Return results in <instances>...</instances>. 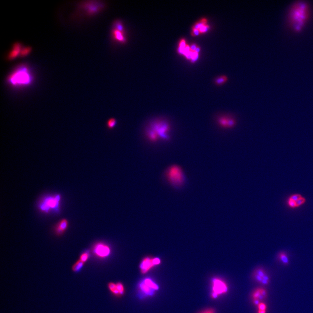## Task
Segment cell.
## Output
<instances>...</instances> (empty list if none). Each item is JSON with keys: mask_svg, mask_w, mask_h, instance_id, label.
<instances>
[{"mask_svg": "<svg viewBox=\"0 0 313 313\" xmlns=\"http://www.w3.org/2000/svg\"><path fill=\"white\" fill-rule=\"evenodd\" d=\"M171 126L166 119L156 118L150 121L145 130V135L149 141L155 143L159 140L168 141L170 139Z\"/></svg>", "mask_w": 313, "mask_h": 313, "instance_id": "cell-1", "label": "cell"}, {"mask_svg": "<svg viewBox=\"0 0 313 313\" xmlns=\"http://www.w3.org/2000/svg\"><path fill=\"white\" fill-rule=\"evenodd\" d=\"M7 80L13 86H26L32 82L33 76L28 66L21 65L11 73Z\"/></svg>", "mask_w": 313, "mask_h": 313, "instance_id": "cell-2", "label": "cell"}, {"mask_svg": "<svg viewBox=\"0 0 313 313\" xmlns=\"http://www.w3.org/2000/svg\"><path fill=\"white\" fill-rule=\"evenodd\" d=\"M308 7L306 4L300 3L293 7L290 13V19L296 30H300L308 17Z\"/></svg>", "mask_w": 313, "mask_h": 313, "instance_id": "cell-3", "label": "cell"}, {"mask_svg": "<svg viewBox=\"0 0 313 313\" xmlns=\"http://www.w3.org/2000/svg\"><path fill=\"white\" fill-rule=\"evenodd\" d=\"M165 175L170 184L175 188H181L186 182L184 171L181 167L177 165L170 166L166 171Z\"/></svg>", "mask_w": 313, "mask_h": 313, "instance_id": "cell-4", "label": "cell"}, {"mask_svg": "<svg viewBox=\"0 0 313 313\" xmlns=\"http://www.w3.org/2000/svg\"><path fill=\"white\" fill-rule=\"evenodd\" d=\"M212 291L211 298L217 299L220 296L225 295L228 293L229 287L227 283L222 279L218 278H213L211 281Z\"/></svg>", "mask_w": 313, "mask_h": 313, "instance_id": "cell-5", "label": "cell"}, {"mask_svg": "<svg viewBox=\"0 0 313 313\" xmlns=\"http://www.w3.org/2000/svg\"><path fill=\"white\" fill-rule=\"evenodd\" d=\"M60 199L59 195L46 198L41 204L40 208L42 211L46 212L51 210L56 209L59 207Z\"/></svg>", "mask_w": 313, "mask_h": 313, "instance_id": "cell-6", "label": "cell"}, {"mask_svg": "<svg viewBox=\"0 0 313 313\" xmlns=\"http://www.w3.org/2000/svg\"><path fill=\"white\" fill-rule=\"evenodd\" d=\"M217 124L220 127L225 129L234 128L237 124L236 119L233 116L229 115H221L216 119Z\"/></svg>", "mask_w": 313, "mask_h": 313, "instance_id": "cell-7", "label": "cell"}, {"mask_svg": "<svg viewBox=\"0 0 313 313\" xmlns=\"http://www.w3.org/2000/svg\"><path fill=\"white\" fill-rule=\"evenodd\" d=\"M254 280L263 285H267L270 282V278L263 268L259 267L254 270L253 274Z\"/></svg>", "mask_w": 313, "mask_h": 313, "instance_id": "cell-8", "label": "cell"}, {"mask_svg": "<svg viewBox=\"0 0 313 313\" xmlns=\"http://www.w3.org/2000/svg\"><path fill=\"white\" fill-rule=\"evenodd\" d=\"M161 259L158 257L151 258L146 257L144 258L140 265V269L143 274L146 273L154 266L161 264Z\"/></svg>", "mask_w": 313, "mask_h": 313, "instance_id": "cell-9", "label": "cell"}, {"mask_svg": "<svg viewBox=\"0 0 313 313\" xmlns=\"http://www.w3.org/2000/svg\"><path fill=\"white\" fill-rule=\"evenodd\" d=\"M94 253L98 257L104 258L108 257L111 253L110 247L103 243L96 244L93 248Z\"/></svg>", "mask_w": 313, "mask_h": 313, "instance_id": "cell-10", "label": "cell"}, {"mask_svg": "<svg viewBox=\"0 0 313 313\" xmlns=\"http://www.w3.org/2000/svg\"><path fill=\"white\" fill-rule=\"evenodd\" d=\"M267 292L265 289L258 288L254 290L251 294V298L253 305L258 306L261 301L267 297Z\"/></svg>", "mask_w": 313, "mask_h": 313, "instance_id": "cell-11", "label": "cell"}, {"mask_svg": "<svg viewBox=\"0 0 313 313\" xmlns=\"http://www.w3.org/2000/svg\"><path fill=\"white\" fill-rule=\"evenodd\" d=\"M22 48V45L20 43H14L13 46L12 50L9 54L8 59L10 60H13L19 55L20 56Z\"/></svg>", "mask_w": 313, "mask_h": 313, "instance_id": "cell-12", "label": "cell"}, {"mask_svg": "<svg viewBox=\"0 0 313 313\" xmlns=\"http://www.w3.org/2000/svg\"><path fill=\"white\" fill-rule=\"evenodd\" d=\"M68 226L67 220L64 219L59 221L55 227V232L57 235H60L64 233L67 230Z\"/></svg>", "mask_w": 313, "mask_h": 313, "instance_id": "cell-13", "label": "cell"}, {"mask_svg": "<svg viewBox=\"0 0 313 313\" xmlns=\"http://www.w3.org/2000/svg\"><path fill=\"white\" fill-rule=\"evenodd\" d=\"M278 258L283 265H288L289 264V259L287 254L285 251H281L278 255Z\"/></svg>", "mask_w": 313, "mask_h": 313, "instance_id": "cell-14", "label": "cell"}, {"mask_svg": "<svg viewBox=\"0 0 313 313\" xmlns=\"http://www.w3.org/2000/svg\"><path fill=\"white\" fill-rule=\"evenodd\" d=\"M113 34L114 38L117 40L121 42L125 41V38L123 34L122 31H121L116 28L113 31Z\"/></svg>", "mask_w": 313, "mask_h": 313, "instance_id": "cell-15", "label": "cell"}, {"mask_svg": "<svg viewBox=\"0 0 313 313\" xmlns=\"http://www.w3.org/2000/svg\"><path fill=\"white\" fill-rule=\"evenodd\" d=\"M124 292V287L121 283H118L116 284L115 288L112 293L116 295H122Z\"/></svg>", "mask_w": 313, "mask_h": 313, "instance_id": "cell-16", "label": "cell"}, {"mask_svg": "<svg viewBox=\"0 0 313 313\" xmlns=\"http://www.w3.org/2000/svg\"><path fill=\"white\" fill-rule=\"evenodd\" d=\"M140 288H141V290L144 293L147 294H149V295L152 294L154 290L152 289L151 287H149V286L145 284L144 282L141 283V284H140Z\"/></svg>", "mask_w": 313, "mask_h": 313, "instance_id": "cell-17", "label": "cell"}, {"mask_svg": "<svg viewBox=\"0 0 313 313\" xmlns=\"http://www.w3.org/2000/svg\"><path fill=\"white\" fill-rule=\"evenodd\" d=\"M143 282L145 283V284H147V285L149 286V287L152 289L153 290H158V286L154 282H153L151 279H145Z\"/></svg>", "mask_w": 313, "mask_h": 313, "instance_id": "cell-18", "label": "cell"}, {"mask_svg": "<svg viewBox=\"0 0 313 313\" xmlns=\"http://www.w3.org/2000/svg\"><path fill=\"white\" fill-rule=\"evenodd\" d=\"M83 262H82L80 260L77 261L72 267V270L75 272H79L80 271L81 269L82 268L84 265Z\"/></svg>", "mask_w": 313, "mask_h": 313, "instance_id": "cell-19", "label": "cell"}, {"mask_svg": "<svg viewBox=\"0 0 313 313\" xmlns=\"http://www.w3.org/2000/svg\"><path fill=\"white\" fill-rule=\"evenodd\" d=\"M207 23V20L206 18H203L193 26L192 29H199L202 26L206 25Z\"/></svg>", "mask_w": 313, "mask_h": 313, "instance_id": "cell-20", "label": "cell"}, {"mask_svg": "<svg viewBox=\"0 0 313 313\" xmlns=\"http://www.w3.org/2000/svg\"><path fill=\"white\" fill-rule=\"evenodd\" d=\"M227 80H228V78L227 77L225 76H222L217 78L215 80V83L217 84L221 85L225 83Z\"/></svg>", "mask_w": 313, "mask_h": 313, "instance_id": "cell-21", "label": "cell"}, {"mask_svg": "<svg viewBox=\"0 0 313 313\" xmlns=\"http://www.w3.org/2000/svg\"><path fill=\"white\" fill-rule=\"evenodd\" d=\"M32 51V48L29 47H26L22 49L21 53H20V56L24 57L27 56Z\"/></svg>", "mask_w": 313, "mask_h": 313, "instance_id": "cell-22", "label": "cell"}, {"mask_svg": "<svg viewBox=\"0 0 313 313\" xmlns=\"http://www.w3.org/2000/svg\"><path fill=\"white\" fill-rule=\"evenodd\" d=\"M89 257L90 253L89 251H85L83 253L81 254L79 260L81 261L82 262H83V263H84L86 261H87Z\"/></svg>", "mask_w": 313, "mask_h": 313, "instance_id": "cell-23", "label": "cell"}, {"mask_svg": "<svg viewBox=\"0 0 313 313\" xmlns=\"http://www.w3.org/2000/svg\"><path fill=\"white\" fill-rule=\"evenodd\" d=\"M117 121L115 119L111 118L107 122V126L109 129H112L115 126Z\"/></svg>", "mask_w": 313, "mask_h": 313, "instance_id": "cell-24", "label": "cell"}, {"mask_svg": "<svg viewBox=\"0 0 313 313\" xmlns=\"http://www.w3.org/2000/svg\"><path fill=\"white\" fill-rule=\"evenodd\" d=\"M287 204L290 208L292 209L297 208L296 204V201L292 200L290 198H288V199H287Z\"/></svg>", "mask_w": 313, "mask_h": 313, "instance_id": "cell-25", "label": "cell"}, {"mask_svg": "<svg viewBox=\"0 0 313 313\" xmlns=\"http://www.w3.org/2000/svg\"><path fill=\"white\" fill-rule=\"evenodd\" d=\"M306 200L305 198L302 196L298 200L296 201V204L297 207H300L306 202Z\"/></svg>", "mask_w": 313, "mask_h": 313, "instance_id": "cell-26", "label": "cell"}, {"mask_svg": "<svg viewBox=\"0 0 313 313\" xmlns=\"http://www.w3.org/2000/svg\"><path fill=\"white\" fill-rule=\"evenodd\" d=\"M301 197H302V196H301V195H300V194H293V195H290V196L289 197V198L291 199L292 200L296 201L298 200L299 198H300Z\"/></svg>", "mask_w": 313, "mask_h": 313, "instance_id": "cell-27", "label": "cell"}, {"mask_svg": "<svg viewBox=\"0 0 313 313\" xmlns=\"http://www.w3.org/2000/svg\"><path fill=\"white\" fill-rule=\"evenodd\" d=\"M210 27L208 25L206 24V25H204V26H202L199 29L200 32L201 33H206L209 30Z\"/></svg>", "mask_w": 313, "mask_h": 313, "instance_id": "cell-28", "label": "cell"}, {"mask_svg": "<svg viewBox=\"0 0 313 313\" xmlns=\"http://www.w3.org/2000/svg\"><path fill=\"white\" fill-rule=\"evenodd\" d=\"M267 308V305H266L265 303H263V302H261V303L258 305V306H257V309H258V310H261V311H266Z\"/></svg>", "mask_w": 313, "mask_h": 313, "instance_id": "cell-29", "label": "cell"}, {"mask_svg": "<svg viewBox=\"0 0 313 313\" xmlns=\"http://www.w3.org/2000/svg\"><path fill=\"white\" fill-rule=\"evenodd\" d=\"M199 57V54L198 53L195 52H193L192 54V59L191 60V61L192 62H195L196 61Z\"/></svg>", "mask_w": 313, "mask_h": 313, "instance_id": "cell-30", "label": "cell"}, {"mask_svg": "<svg viewBox=\"0 0 313 313\" xmlns=\"http://www.w3.org/2000/svg\"><path fill=\"white\" fill-rule=\"evenodd\" d=\"M199 313H216L215 310L212 308H208L201 311Z\"/></svg>", "mask_w": 313, "mask_h": 313, "instance_id": "cell-31", "label": "cell"}, {"mask_svg": "<svg viewBox=\"0 0 313 313\" xmlns=\"http://www.w3.org/2000/svg\"><path fill=\"white\" fill-rule=\"evenodd\" d=\"M201 34L199 29H192V35L193 36H197Z\"/></svg>", "mask_w": 313, "mask_h": 313, "instance_id": "cell-32", "label": "cell"}, {"mask_svg": "<svg viewBox=\"0 0 313 313\" xmlns=\"http://www.w3.org/2000/svg\"><path fill=\"white\" fill-rule=\"evenodd\" d=\"M186 42L184 39H182L180 41V43H179V47L181 48H184L186 47Z\"/></svg>", "mask_w": 313, "mask_h": 313, "instance_id": "cell-33", "label": "cell"}, {"mask_svg": "<svg viewBox=\"0 0 313 313\" xmlns=\"http://www.w3.org/2000/svg\"><path fill=\"white\" fill-rule=\"evenodd\" d=\"M197 46H197V45L196 44H193L191 45V46H190V49H191V51H192V52H195V51Z\"/></svg>", "mask_w": 313, "mask_h": 313, "instance_id": "cell-34", "label": "cell"}, {"mask_svg": "<svg viewBox=\"0 0 313 313\" xmlns=\"http://www.w3.org/2000/svg\"><path fill=\"white\" fill-rule=\"evenodd\" d=\"M201 48L199 46H197L195 52L197 53H199L200 51Z\"/></svg>", "mask_w": 313, "mask_h": 313, "instance_id": "cell-35", "label": "cell"}, {"mask_svg": "<svg viewBox=\"0 0 313 313\" xmlns=\"http://www.w3.org/2000/svg\"><path fill=\"white\" fill-rule=\"evenodd\" d=\"M257 313H266V311H261V310H258V311H257Z\"/></svg>", "mask_w": 313, "mask_h": 313, "instance_id": "cell-36", "label": "cell"}]
</instances>
